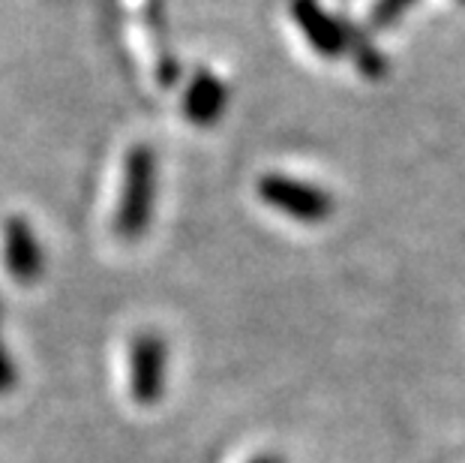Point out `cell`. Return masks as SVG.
I'll return each instance as SVG.
<instances>
[{
	"label": "cell",
	"instance_id": "7a4b0ae2",
	"mask_svg": "<svg viewBox=\"0 0 465 463\" xmlns=\"http://www.w3.org/2000/svg\"><path fill=\"white\" fill-rule=\"evenodd\" d=\"M259 196L273 211H282L285 216L301 223H322L333 211V199L322 186L294 181L289 175H276V172L264 175L259 181Z\"/></svg>",
	"mask_w": 465,
	"mask_h": 463
},
{
	"label": "cell",
	"instance_id": "30bf717a",
	"mask_svg": "<svg viewBox=\"0 0 465 463\" xmlns=\"http://www.w3.org/2000/svg\"><path fill=\"white\" fill-rule=\"evenodd\" d=\"M250 463H285L282 458H276V455H259L255 460H250Z\"/></svg>",
	"mask_w": 465,
	"mask_h": 463
},
{
	"label": "cell",
	"instance_id": "6da1fadb",
	"mask_svg": "<svg viewBox=\"0 0 465 463\" xmlns=\"http://www.w3.org/2000/svg\"><path fill=\"white\" fill-rule=\"evenodd\" d=\"M156 199V156L147 145H135L126 154L121 205H117L114 229L124 241H138L151 226Z\"/></svg>",
	"mask_w": 465,
	"mask_h": 463
},
{
	"label": "cell",
	"instance_id": "ba28073f",
	"mask_svg": "<svg viewBox=\"0 0 465 463\" xmlns=\"http://www.w3.org/2000/svg\"><path fill=\"white\" fill-rule=\"evenodd\" d=\"M411 4H414V0H379V4L372 6L370 22H372L375 27H388V25L397 22V18H400Z\"/></svg>",
	"mask_w": 465,
	"mask_h": 463
},
{
	"label": "cell",
	"instance_id": "8992f818",
	"mask_svg": "<svg viewBox=\"0 0 465 463\" xmlns=\"http://www.w3.org/2000/svg\"><path fill=\"white\" fill-rule=\"evenodd\" d=\"M225 103H229V91L213 73L199 70L193 82L186 85L183 94V115L190 117L195 126H211L223 117Z\"/></svg>",
	"mask_w": 465,
	"mask_h": 463
},
{
	"label": "cell",
	"instance_id": "277c9868",
	"mask_svg": "<svg viewBox=\"0 0 465 463\" xmlns=\"http://www.w3.org/2000/svg\"><path fill=\"white\" fill-rule=\"evenodd\" d=\"M4 259L9 268V277L22 286H31L43 277L45 259L39 250V241L25 216H9L4 229Z\"/></svg>",
	"mask_w": 465,
	"mask_h": 463
},
{
	"label": "cell",
	"instance_id": "5b68a950",
	"mask_svg": "<svg viewBox=\"0 0 465 463\" xmlns=\"http://www.w3.org/2000/svg\"><path fill=\"white\" fill-rule=\"evenodd\" d=\"M294 22L301 25L303 36L310 39V45L324 57H340L349 48V34L345 27L322 9L319 0H292Z\"/></svg>",
	"mask_w": 465,
	"mask_h": 463
},
{
	"label": "cell",
	"instance_id": "52a82bcc",
	"mask_svg": "<svg viewBox=\"0 0 465 463\" xmlns=\"http://www.w3.org/2000/svg\"><path fill=\"white\" fill-rule=\"evenodd\" d=\"M144 18H147V31H151V43L156 52V75H160L163 87L177 85L181 78V66H177L172 39H168V18H165V0H144Z\"/></svg>",
	"mask_w": 465,
	"mask_h": 463
},
{
	"label": "cell",
	"instance_id": "3957f363",
	"mask_svg": "<svg viewBox=\"0 0 465 463\" xmlns=\"http://www.w3.org/2000/svg\"><path fill=\"white\" fill-rule=\"evenodd\" d=\"M165 370H168V347L160 334L142 331L133 337L130 347V388L133 400L142 407H153L165 394Z\"/></svg>",
	"mask_w": 465,
	"mask_h": 463
},
{
	"label": "cell",
	"instance_id": "9c48e42d",
	"mask_svg": "<svg viewBox=\"0 0 465 463\" xmlns=\"http://www.w3.org/2000/svg\"><path fill=\"white\" fill-rule=\"evenodd\" d=\"M13 386H15V370H13V361H9L6 349H4V340H0V394H6Z\"/></svg>",
	"mask_w": 465,
	"mask_h": 463
}]
</instances>
